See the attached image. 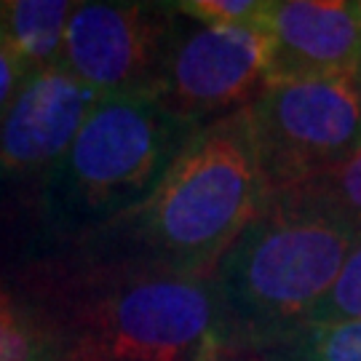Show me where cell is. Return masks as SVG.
Wrapping results in <instances>:
<instances>
[{"mask_svg":"<svg viewBox=\"0 0 361 361\" xmlns=\"http://www.w3.org/2000/svg\"><path fill=\"white\" fill-rule=\"evenodd\" d=\"M265 27H195L171 35L155 91L174 116L193 126L198 118L241 110L268 80Z\"/></svg>","mask_w":361,"mask_h":361,"instance_id":"8992f818","label":"cell"},{"mask_svg":"<svg viewBox=\"0 0 361 361\" xmlns=\"http://www.w3.org/2000/svg\"><path fill=\"white\" fill-rule=\"evenodd\" d=\"M292 361H361V322L319 324L300 329L289 348Z\"/></svg>","mask_w":361,"mask_h":361,"instance_id":"8fae6325","label":"cell"},{"mask_svg":"<svg viewBox=\"0 0 361 361\" xmlns=\"http://www.w3.org/2000/svg\"><path fill=\"white\" fill-rule=\"evenodd\" d=\"M340 322H361V238L350 249L348 259H345L332 289L322 297V302L316 308L310 310L305 326Z\"/></svg>","mask_w":361,"mask_h":361,"instance_id":"7c38bea8","label":"cell"},{"mask_svg":"<svg viewBox=\"0 0 361 361\" xmlns=\"http://www.w3.org/2000/svg\"><path fill=\"white\" fill-rule=\"evenodd\" d=\"M78 3L70 0H0V38L27 75L62 59V43Z\"/></svg>","mask_w":361,"mask_h":361,"instance_id":"30bf717a","label":"cell"},{"mask_svg":"<svg viewBox=\"0 0 361 361\" xmlns=\"http://www.w3.org/2000/svg\"><path fill=\"white\" fill-rule=\"evenodd\" d=\"M171 25L161 6L78 3L62 43V65L97 94L155 86Z\"/></svg>","mask_w":361,"mask_h":361,"instance_id":"52a82bcc","label":"cell"},{"mask_svg":"<svg viewBox=\"0 0 361 361\" xmlns=\"http://www.w3.org/2000/svg\"><path fill=\"white\" fill-rule=\"evenodd\" d=\"M99 99L62 62L30 73L0 116V171L35 174L62 161Z\"/></svg>","mask_w":361,"mask_h":361,"instance_id":"ba28073f","label":"cell"},{"mask_svg":"<svg viewBox=\"0 0 361 361\" xmlns=\"http://www.w3.org/2000/svg\"><path fill=\"white\" fill-rule=\"evenodd\" d=\"M249 116L271 193L319 180L361 147L356 78L268 83Z\"/></svg>","mask_w":361,"mask_h":361,"instance_id":"5b68a950","label":"cell"},{"mask_svg":"<svg viewBox=\"0 0 361 361\" xmlns=\"http://www.w3.org/2000/svg\"><path fill=\"white\" fill-rule=\"evenodd\" d=\"M356 78H361V40H359V73H356Z\"/></svg>","mask_w":361,"mask_h":361,"instance_id":"e0dca14e","label":"cell"},{"mask_svg":"<svg viewBox=\"0 0 361 361\" xmlns=\"http://www.w3.org/2000/svg\"><path fill=\"white\" fill-rule=\"evenodd\" d=\"M222 305L193 273H145L73 322L65 361H217Z\"/></svg>","mask_w":361,"mask_h":361,"instance_id":"3957f363","label":"cell"},{"mask_svg":"<svg viewBox=\"0 0 361 361\" xmlns=\"http://www.w3.org/2000/svg\"><path fill=\"white\" fill-rule=\"evenodd\" d=\"M295 190H308L361 228V147L348 155L340 166Z\"/></svg>","mask_w":361,"mask_h":361,"instance_id":"5bb4252c","label":"cell"},{"mask_svg":"<svg viewBox=\"0 0 361 361\" xmlns=\"http://www.w3.org/2000/svg\"><path fill=\"white\" fill-rule=\"evenodd\" d=\"M356 83H359V99H361V78H356Z\"/></svg>","mask_w":361,"mask_h":361,"instance_id":"ac0fdd59","label":"cell"},{"mask_svg":"<svg viewBox=\"0 0 361 361\" xmlns=\"http://www.w3.org/2000/svg\"><path fill=\"white\" fill-rule=\"evenodd\" d=\"M268 83L356 78L361 3L348 0H276L265 13Z\"/></svg>","mask_w":361,"mask_h":361,"instance_id":"9c48e42d","label":"cell"},{"mask_svg":"<svg viewBox=\"0 0 361 361\" xmlns=\"http://www.w3.org/2000/svg\"><path fill=\"white\" fill-rule=\"evenodd\" d=\"M27 70L19 62V56L8 49V43L0 38V116L6 113V107L16 97L19 86L25 83Z\"/></svg>","mask_w":361,"mask_h":361,"instance_id":"2e32d148","label":"cell"},{"mask_svg":"<svg viewBox=\"0 0 361 361\" xmlns=\"http://www.w3.org/2000/svg\"><path fill=\"white\" fill-rule=\"evenodd\" d=\"M361 228L308 190L271 193L217 259V297L255 335L302 329L343 271Z\"/></svg>","mask_w":361,"mask_h":361,"instance_id":"6da1fadb","label":"cell"},{"mask_svg":"<svg viewBox=\"0 0 361 361\" xmlns=\"http://www.w3.org/2000/svg\"><path fill=\"white\" fill-rule=\"evenodd\" d=\"M43 356V332L0 281V361H40Z\"/></svg>","mask_w":361,"mask_h":361,"instance_id":"4fadbf2b","label":"cell"},{"mask_svg":"<svg viewBox=\"0 0 361 361\" xmlns=\"http://www.w3.org/2000/svg\"><path fill=\"white\" fill-rule=\"evenodd\" d=\"M174 8L207 27H259L271 0H182Z\"/></svg>","mask_w":361,"mask_h":361,"instance_id":"9a60e30c","label":"cell"},{"mask_svg":"<svg viewBox=\"0 0 361 361\" xmlns=\"http://www.w3.org/2000/svg\"><path fill=\"white\" fill-rule=\"evenodd\" d=\"M271 198L249 104L182 142L142 207V231L185 265H217Z\"/></svg>","mask_w":361,"mask_h":361,"instance_id":"7a4b0ae2","label":"cell"},{"mask_svg":"<svg viewBox=\"0 0 361 361\" xmlns=\"http://www.w3.org/2000/svg\"><path fill=\"white\" fill-rule=\"evenodd\" d=\"M193 131L164 104L155 86L107 94L62 158L67 190L91 212L150 195Z\"/></svg>","mask_w":361,"mask_h":361,"instance_id":"277c9868","label":"cell"}]
</instances>
